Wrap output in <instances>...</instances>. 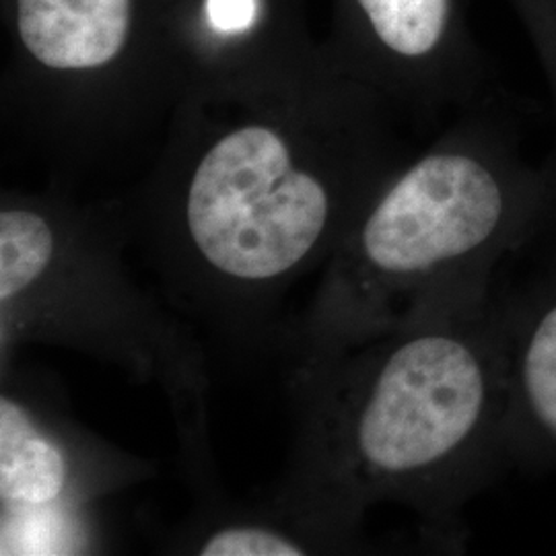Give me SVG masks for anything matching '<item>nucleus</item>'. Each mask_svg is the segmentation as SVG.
<instances>
[{"label": "nucleus", "mask_w": 556, "mask_h": 556, "mask_svg": "<svg viewBox=\"0 0 556 556\" xmlns=\"http://www.w3.org/2000/svg\"><path fill=\"white\" fill-rule=\"evenodd\" d=\"M287 390L293 441L266 501L332 555L369 548L379 505L408 509L433 546H464L466 507L514 464L497 293L291 363Z\"/></svg>", "instance_id": "f257e3e1"}, {"label": "nucleus", "mask_w": 556, "mask_h": 556, "mask_svg": "<svg viewBox=\"0 0 556 556\" xmlns=\"http://www.w3.org/2000/svg\"><path fill=\"white\" fill-rule=\"evenodd\" d=\"M314 132L270 116L239 119L122 220L161 298L236 353H282L287 299L319 277L394 169L365 112L324 140Z\"/></svg>", "instance_id": "f03ea898"}, {"label": "nucleus", "mask_w": 556, "mask_h": 556, "mask_svg": "<svg viewBox=\"0 0 556 556\" xmlns=\"http://www.w3.org/2000/svg\"><path fill=\"white\" fill-rule=\"evenodd\" d=\"M556 220V157L475 112L394 167L293 318L291 363L334 355L495 295L498 264Z\"/></svg>", "instance_id": "7ed1b4c3"}, {"label": "nucleus", "mask_w": 556, "mask_h": 556, "mask_svg": "<svg viewBox=\"0 0 556 556\" xmlns=\"http://www.w3.org/2000/svg\"><path fill=\"white\" fill-rule=\"evenodd\" d=\"M122 220L73 202L4 194L0 206V367L52 344L160 390L199 503L225 497L211 443V378L200 332L126 262Z\"/></svg>", "instance_id": "20e7f679"}, {"label": "nucleus", "mask_w": 556, "mask_h": 556, "mask_svg": "<svg viewBox=\"0 0 556 556\" xmlns=\"http://www.w3.org/2000/svg\"><path fill=\"white\" fill-rule=\"evenodd\" d=\"M0 555H89L100 507L155 477V464L83 427L54 383L0 367Z\"/></svg>", "instance_id": "39448f33"}, {"label": "nucleus", "mask_w": 556, "mask_h": 556, "mask_svg": "<svg viewBox=\"0 0 556 556\" xmlns=\"http://www.w3.org/2000/svg\"><path fill=\"white\" fill-rule=\"evenodd\" d=\"M509 381V452L521 466L556 468V262L498 295Z\"/></svg>", "instance_id": "423d86ee"}, {"label": "nucleus", "mask_w": 556, "mask_h": 556, "mask_svg": "<svg viewBox=\"0 0 556 556\" xmlns=\"http://www.w3.org/2000/svg\"><path fill=\"white\" fill-rule=\"evenodd\" d=\"M392 87L422 101L470 96L475 54L462 48L457 0H353Z\"/></svg>", "instance_id": "0eeeda50"}, {"label": "nucleus", "mask_w": 556, "mask_h": 556, "mask_svg": "<svg viewBox=\"0 0 556 556\" xmlns=\"http://www.w3.org/2000/svg\"><path fill=\"white\" fill-rule=\"evenodd\" d=\"M23 46L52 71H93L118 56L130 0H17Z\"/></svg>", "instance_id": "6e6552de"}, {"label": "nucleus", "mask_w": 556, "mask_h": 556, "mask_svg": "<svg viewBox=\"0 0 556 556\" xmlns=\"http://www.w3.org/2000/svg\"><path fill=\"white\" fill-rule=\"evenodd\" d=\"M165 546L176 555H332L321 538L280 514L266 498L256 505H239L225 497L199 503L174 528Z\"/></svg>", "instance_id": "1a4fd4ad"}, {"label": "nucleus", "mask_w": 556, "mask_h": 556, "mask_svg": "<svg viewBox=\"0 0 556 556\" xmlns=\"http://www.w3.org/2000/svg\"><path fill=\"white\" fill-rule=\"evenodd\" d=\"M534 48L553 101L556 122V0H505ZM551 153L556 157L555 147Z\"/></svg>", "instance_id": "9d476101"}, {"label": "nucleus", "mask_w": 556, "mask_h": 556, "mask_svg": "<svg viewBox=\"0 0 556 556\" xmlns=\"http://www.w3.org/2000/svg\"><path fill=\"white\" fill-rule=\"evenodd\" d=\"M208 20L219 31H241L256 17V0H208Z\"/></svg>", "instance_id": "9b49d317"}]
</instances>
